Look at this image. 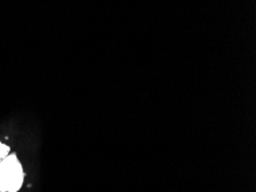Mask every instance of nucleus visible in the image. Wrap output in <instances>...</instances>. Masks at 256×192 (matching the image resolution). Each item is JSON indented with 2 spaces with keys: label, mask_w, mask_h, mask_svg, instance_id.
I'll list each match as a JSON object with an SVG mask.
<instances>
[{
  "label": "nucleus",
  "mask_w": 256,
  "mask_h": 192,
  "mask_svg": "<svg viewBox=\"0 0 256 192\" xmlns=\"http://www.w3.org/2000/svg\"><path fill=\"white\" fill-rule=\"evenodd\" d=\"M10 147L8 146V145L0 142V162H2L4 159H6L7 156L10 154Z\"/></svg>",
  "instance_id": "obj_2"
},
{
  "label": "nucleus",
  "mask_w": 256,
  "mask_h": 192,
  "mask_svg": "<svg viewBox=\"0 0 256 192\" xmlns=\"http://www.w3.org/2000/svg\"><path fill=\"white\" fill-rule=\"evenodd\" d=\"M24 176L16 154H10L0 162V192H18L23 185Z\"/></svg>",
  "instance_id": "obj_1"
}]
</instances>
